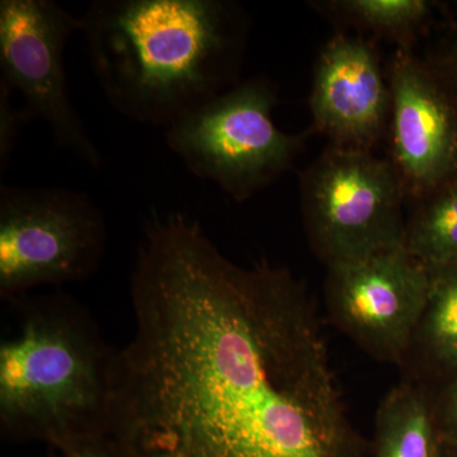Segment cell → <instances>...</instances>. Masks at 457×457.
Wrapping results in <instances>:
<instances>
[{"label":"cell","instance_id":"obj_18","mask_svg":"<svg viewBox=\"0 0 457 457\" xmlns=\"http://www.w3.org/2000/svg\"><path fill=\"white\" fill-rule=\"evenodd\" d=\"M436 71L440 74L447 88L457 99V37L451 46L449 55L445 59L444 66H441V69H436Z\"/></svg>","mask_w":457,"mask_h":457},{"label":"cell","instance_id":"obj_3","mask_svg":"<svg viewBox=\"0 0 457 457\" xmlns=\"http://www.w3.org/2000/svg\"><path fill=\"white\" fill-rule=\"evenodd\" d=\"M16 335L0 343V435L60 450L106 437L116 352L71 295L8 303Z\"/></svg>","mask_w":457,"mask_h":457},{"label":"cell","instance_id":"obj_15","mask_svg":"<svg viewBox=\"0 0 457 457\" xmlns=\"http://www.w3.org/2000/svg\"><path fill=\"white\" fill-rule=\"evenodd\" d=\"M14 93L0 82V171L8 170L12 154L23 129L32 121L33 117L25 106L14 104Z\"/></svg>","mask_w":457,"mask_h":457},{"label":"cell","instance_id":"obj_16","mask_svg":"<svg viewBox=\"0 0 457 457\" xmlns=\"http://www.w3.org/2000/svg\"><path fill=\"white\" fill-rule=\"evenodd\" d=\"M432 395L438 436L457 446V374L446 378L440 392Z\"/></svg>","mask_w":457,"mask_h":457},{"label":"cell","instance_id":"obj_20","mask_svg":"<svg viewBox=\"0 0 457 457\" xmlns=\"http://www.w3.org/2000/svg\"><path fill=\"white\" fill-rule=\"evenodd\" d=\"M45 457H62V453H60L59 450L54 449V447H49V451H47L46 456Z\"/></svg>","mask_w":457,"mask_h":457},{"label":"cell","instance_id":"obj_1","mask_svg":"<svg viewBox=\"0 0 457 457\" xmlns=\"http://www.w3.org/2000/svg\"><path fill=\"white\" fill-rule=\"evenodd\" d=\"M130 294L106 433L116 457H365L290 270L239 266L196 219L155 213Z\"/></svg>","mask_w":457,"mask_h":457},{"label":"cell","instance_id":"obj_17","mask_svg":"<svg viewBox=\"0 0 457 457\" xmlns=\"http://www.w3.org/2000/svg\"><path fill=\"white\" fill-rule=\"evenodd\" d=\"M59 451L62 457H116L106 437L74 442Z\"/></svg>","mask_w":457,"mask_h":457},{"label":"cell","instance_id":"obj_12","mask_svg":"<svg viewBox=\"0 0 457 457\" xmlns=\"http://www.w3.org/2000/svg\"><path fill=\"white\" fill-rule=\"evenodd\" d=\"M403 368L417 381L457 374V263L431 270L425 312Z\"/></svg>","mask_w":457,"mask_h":457},{"label":"cell","instance_id":"obj_2","mask_svg":"<svg viewBox=\"0 0 457 457\" xmlns=\"http://www.w3.org/2000/svg\"><path fill=\"white\" fill-rule=\"evenodd\" d=\"M80 20L90 68L108 104L164 126L237 82L245 14L225 0H93Z\"/></svg>","mask_w":457,"mask_h":457},{"label":"cell","instance_id":"obj_8","mask_svg":"<svg viewBox=\"0 0 457 457\" xmlns=\"http://www.w3.org/2000/svg\"><path fill=\"white\" fill-rule=\"evenodd\" d=\"M327 269L330 320L375 360L403 368L425 312L431 270L403 246Z\"/></svg>","mask_w":457,"mask_h":457},{"label":"cell","instance_id":"obj_10","mask_svg":"<svg viewBox=\"0 0 457 457\" xmlns=\"http://www.w3.org/2000/svg\"><path fill=\"white\" fill-rule=\"evenodd\" d=\"M389 80L369 41L336 35L314 69L309 107L312 130L330 145L372 152L390 120Z\"/></svg>","mask_w":457,"mask_h":457},{"label":"cell","instance_id":"obj_14","mask_svg":"<svg viewBox=\"0 0 457 457\" xmlns=\"http://www.w3.org/2000/svg\"><path fill=\"white\" fill-rule=\"evenodd\" d=\"M320 8L357 29L395 41L396 49H411L432 4L426 0H338L320 3Z\"/></svg>","mask_w":457,"mask_h":457},{"label":"cell","instance_id":"obj_19","mask_svg":"<svg viewBox=\"0 0 457 457\" xmlns=\"http://www.w3.org/2000/svg\"><path fill=\"white\" fill-rule=\"evenodd\" d=\"M437 457H457V446L450 442L441 440L438 444Z\"/></svg>","mask_w":457,"mask_h":457},{"label":"cell","instance_id":"obj_6","mask_svg":"<svg viewBox=\"0 0 457 457\" xmlns=\"http://www.w3.org/2000/svg\"><path fill=\"white\" fill-rule=\"evenodd\" d=\"M405 192L389 159L329 145L300 177L303 227L327 267L403 246Z\"/></svg>","mask_w":457,"mask_h":457},{"label":"cell","instance_id":"obj_4","mask_svg":"<svg viewBox=\"0 0 457 457\" xmlns=\"http://www.w3.org/2000/svg\"><path fill=\"white\" fill-rule=\"evenodd\" d=\"M278 88L266 78L236 84L165 132V141L198 179L212 180L245 203L294 167L308 134L273 121Z\"/></svg>","mask_w":457,"mask_h":457},{"label":"cell","instance_id":"obj_7","mask_svg":"<svg viewBox=\"0 0 457 457\" xmlns=\"http://www.w3.org/2000/svg\"><path fill=\"white\" fill-rule=\"evenodd\" d=\"M79 17L54 0L0 2V82L22 96L33 120L49 126L57 149L99 170L104 156L80 119L71 93L64 51Z\"/></svg>","mask_w":457,"mask_h":457},{"label":"cell","instance_id":"obj_5","mask_svg":"<svg viewBox=\"0 0 457 457\" xmlns=\"http://www.w3.org/2000/svg\"><path fill=\"white\" fill-rule=\"evenodd\" d=\"M107 245L104 213L88 194L65 187H0V299L97 272Z\"/></svg>","mask_w":457,"mask_h":457},{"label":"cell","instance_id":"obj_9","mask_svg":"<svg viewBox=\"0 0 457 457\" xmlns=\"http://www.w3.org/2000/svg\"><path fill=\"white\" fill-rule=\"evenodd\" d=\"M392 162L405 196L457 179V99L433 66L396 49L389 73Z\"/></svg>","mask_w":457,"mask_h":457},{"label":"cell","instance_id":"obj_11","mask_svg":"<svg viewBox=\"0 0 457 457\" xmlns=\"http://www.w3.org/2000/svg\"><path fill=\"white\" fill-rule=\"evenodd\" d=\"M438 444L432 390L405 378L378 407L372 457H437Z\"/></svg>","mask_w":457,"mask_h":457},{"label":"cell","instance_id":"obj_13","mask_svg":"<svg viewBox=\"0 0 457 457\" xmlns=\"http://www.w3.org/2000/svg\"><path fill=\"white\" fill-rule=\"evenodd\" d=\"M405 224L403 248L429 270L457 263V179L420 198Z\"/></svg>","mask_w":457,"mask_h":457}]
</instances>
